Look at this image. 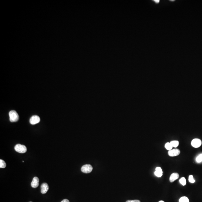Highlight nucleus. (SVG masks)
Here are the masks:
<instances>
[{"instance_id":"13","label":"nucleus","mask_w":202,"mask_h":202,"mask_svg":"<svg viewBox=\"0 0 202 202\" xmlns=\"http://www.w3.org/2000/svg\"><path fill=\"white\" fill-rule=\"evenodd\" d=\"M6 167V163L3 160H0V168H5Z\"/></svg>"},{"instance_id":"2","label":"nucleus","mask_w":202,"mask_h":202,"mask_svg":"<svg viewBox=\"0 0 202 202\" xmlns=\"http://www.w3.org/2000/svg\"><path fill=\"white\" fill-rule=\"evenodd\" d=\"M14 149H15V150L17 152L21 153V154L26 153L27 150V149L26 146L20 144L16 145L14 147Z\"/></svg>"},{"instance_id":"4","label":"nucleus","mask_w":202,"mask_h":202,"mask_svg":"<svg viewBox=\"0 0 202 202\" xmlns=\"http://www.w3.org/2000/svg\"><path fill=\"white\" fill-rule=\"evenodd\" d=\"M181 153L180 150L178 149H174L169 150L168 154L170 157H176L179 155Z\"/></svg>"},{"instance_id":"22","label":"nucleus","mask_w":202,"mask_h":202,"mask_svg":"<svg viewBox=\"0 0 202 202\" xmlns=\"http://www.w3.org/2000/svg\"><path fill=\"white\" fill-rule=\"evenodd\" d=\"M174 1V0H170V1Z\"/></svg>"},{"instance_id":"7","label":"nucleus","mask_w":202,"mask_h":202,"mask_svg":"<svg viewBox=\"0 0 202 202\" xmlns=\"http://www.w3.org/2000/svg\"><path fill=\"white\" fill-rule=\"evenodd\" d=\"M31 186L33 188H35L38 187L39 185V179L37 177H35L33 178L32 181L31 183Z\"/></svg>"},{"instance_id":"1","label":"nucleus","mask_w":202,"mask_h":202,"mask_svg":"<svg viewBox=\"0 0 202 202\" xmlns=\"http://www.w3.org/2000/svg\"><path fill=\"white\" fill-rule=\"evenodd\" d=\"M9 120L11 122H17L19 120V115L16 111L15 110H11L9 113Z\"/></svg>"},{"instance_id":"8","label":"nucleus","mask_w":202,"mask_h":202,"mask_svg":"<svg viewBox=\"0 0 202 202\" xmlns=\"http://www.w3.org/2000/svg\"><path fill=\"white\" fill-rule=\"evenodd\" d=\"M49 187L47 183H43L41 184V192L42 194H45L49 190Z\"/></svg>"},{"instance_id":"5","label":"nucleus","mask_w":202,"mask_h":202,"mask_svg":"<svg viewBox=\"0 0 202 202\" xmlns=\"http://www.w3.org/2000/svg\"><path fill=\"white\" fill-rule=\"evenodd\" d=\"M202 144V141L199 139H195L192 140L191 142V145L195 148L200 147Z\"/></svg>"},{"instance_id":"11","label":"nucleus","mask_w":202,"mask_h":202,"mask_svg":"<svg viewBox=\"0 0 202 202\" xmlns=\"http://www.w3.org/2000/svg\"><path fill=\"white\" fill-rule=\"evenodd\" d=\"M170 143L171 144L173 147H177L179 145V142L177 141H171Z\"/></svg>"},{"instance_id":"10","label":"nucleus","mask_w":202,"mask_h":202,"mask_svg":"<svg viewBox=\"0 0 202 202\" xmlns=\"http://www.w3.org/2000/svg\"><path fill=\"white\" fill-rule=\"evenodd\" d=\"M179 175L178 173H173L171 175L170 178V181L173 182L174 181L178 179L179 178Z\"/></svg>"},{"instance_id":"17","label":"nucleus","mask_w":202,"mask_h":202,"mask_svg":"<svg viewBox=\"0 0 202 202\" xmlns=\"http://www.w3.org/2000/svg\"><path fill=\"white\" fill-rule=\"evenodd\" d=\"M189 181L191 183H194L195 182V180L193 178L192 175H190V176H189Z\"/></svg>"},{"instance_id":"21","label":"nucleus","mask_w":202,"mask_h":202,"mask_svg":"<svg viewBox=\"0 0 202 202\" xmlns=\"http://www.w3.org/2000/svg\"><path fill=\"white\" fill-rule=\"evenodd\" d=\"M159 202H164V201H159Z\"/></svg>"},{"instance_id":"18","label":"nucleus","mask_w":202,"mask_h":202,"mask_svg":"<svg viewBox=\"0 0 202 202\" xmlns=\"http://www.w3.org/2000/svg\"><path fill=\"white\" fill-rule=\"evenodd\" d=\"M126 202H141L139 200H128Z\"/></svg>"},{"instance_id":"23","label":"nucleus","mask_w":202,"mask_h":202,"mask_svg":"<svg viewBox=\"0 0 202 202\" xmlns=\"http://www.w3.org/2000/svg\"></svg>"},{"instance_id":"12","label":"nucleus","mask_w":202,"mask_h":202,"mask_svg":"<svg viewBox=\"0 0 202 202\" xmlns=\"http://www.w3.org/2000/svg\"><path fill=\"white\" fill-rule=\"evenodd\" d=\"M165 148H166V149L169 150L172 149V148L173 147V146H172L170 143H169V142H168V143H167L165 144Z\"/></svg>"},{"instance_id":"19","label":"nucleus","mask_w":202,"mask_h":202,"mask_svg":"<svg viewBox=\"0 0 202 202\" xmlns=\"http://www.w3.org/2000/svg\"><path fill=\"white\" fill-rule=\"evenodd\" d=\"M61 202H70L69 201V200H67V199H64V200H63L62 201H61Z\"/></svg>"},{"instance_id":"6","label":"nucleus","mask_w":202,"mask_h":202,"mask_svg":"<svg viewBox=\"0 0 202 202\" xmlns=\"http://www.w3.org/2000/svg\"><path fill=\"white\" fill-rule=\"evenodd\" d=\"M40 118L37 115L33 116L30 120V122L32 125H35L40 122Z\"/></svg>"},{"instance_id":"3","label":"nucleus","mask_w":202,"mask_h":202,"mask_svg":"<svg viewBox=\"0 0 202 202\" xmlns=\"http://www.w3.org/2000/svg\"><path fill=\"white\" fill-rule=\"evenodd\" d=\"M93 167L90 164H85L82 166L81 170L85 173H89L93 170Z\"/></svg>"},{"instance_id":"16","label":"nucleus","mask_w":202,"mask_h":202,"mask_svg":"<svg viewBox=\"0 0 202 202\" xmlns=\"http://www.w3.org/2000/svg\"><path fill=\"white\" fill-rule=\"evenodd\" d=\"M196 161L197 162L200 163L202 161V154H201L198 155L196 159Z\"/></svg>"},{"instance_id":"14","label":"nucleus","mask_w":202,"mask_h":202,"mask_svg":"<svg viewBox=\"0 0 202 202\" xmlns=\"http://www.w3.org/2000/svg\"><path fill=\"white\" fill-rule=\"evenodd\" d=\"M179 202H189V199L187 197H183L180 198Z\"/></svg>"},{"instance_id":"15","label":"nucleus","mask_w":202,"mask_h":202,"mask_svg":"<svg viewBox=\"0 0 202 202\" xmlns=\"http://www.w3.org/2000/svg\"><path fill=\"white\" fill-rule=\"evenodd\" d=\"M179 182L181 184H182L183 186L186 185V179L184 178H182L179 180Z\"/></svg>"},{"instance_id":"9","label":"nucleus","mask_w":202,"mask_h":202,"mask_svg":"<svg viewBox=\"0 0 202 202\" xmlns=\"http://www.w3.org/2000/svg\"><path fill=\"white\" fill-rule=\"evenodd\" d=\"M155 175L158 178H160L163 174L162 171L160 167H157L154 173Z\"/></svg>"},{"instance_id":"20","label":"nucleus","mask_w":202,"mask_h":202,"mask_svg":"<svg viewBox=\"0 0 202 202\" xmlns=\"http://www.w3.org/2000/svg\"><path fill=\"white\" fill-rule=\"evenodd\" d=\"M153 1H154L155 3H160V0H154Z\"/></svg>"}]
</instances>
